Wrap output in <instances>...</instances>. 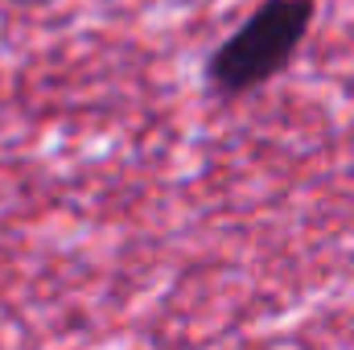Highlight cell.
<instances>
[{"mask_svg":"<svg viewBox=\"0 0 354 350\" xmlns=\"http://www.w3.org/2000/svg\"><path fill=\"white\" fill-rule=\"evenodd\" d=\"M313 0H264L214 54L206 79L218 95H243L284 71L313 25Z\"/></svg>","mask_w":354,"mask_h":350,"instance_id":"cell-1","label":"cell"}]
</instances>
